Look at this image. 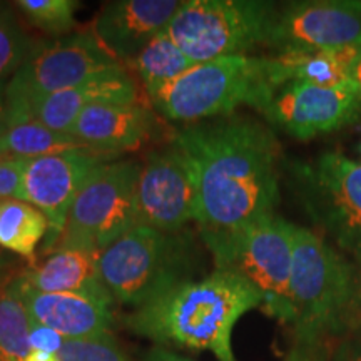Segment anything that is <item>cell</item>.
<instances>
[{
  "label": "cell",
  "mask_w": 361,
  "mask_h": 361,
  "mask_svg": "<svg viewBox=\"0 0 361 361\" xmlns=\"http://www.w3.org/2000/svg\"><path fill=\"white\" fill-rule=\"evenodd\" d=\"M173 139L196 173L197 224L209 251L255 221L274 214L281 147L273 130L231 114L189 124Z\"/></svg>",
  "instance_id": "obj_1"
},
{
  "label": "cell",
  "mask_w": 361,
  "mask_h": 361,
  "mask_svg": "<svg viewBox=\"0 0 361 361\" xmlns=\"http://www.w3.org/2000/svg\"><path fill=\"white\" fill-rule=\"evenodd\" d=\"M263 308V296L241 274L214 268L202 279H188L126 316L134 335L157 346L211 351L218 361H236L233 329L247 311Z\"/></svg>",
  "instance_id": "obj_2"
},
{
  "label": "cell",
  "mask_w": 361,
  "mask_h": 361,
  "mask_svg": "<svg viewBox=\"0 0 361 361\" xmlns=\"http://www.w3.org/2000/svg\"><path fill=\"white\" fill-rule=\"evenodd\" d=\"M358 293L353 264L324 238L296 226L290 283L291 322L298 343L319 345L338 331Z\"/></svg>",
  "instance_id": "obj_3"
},
{
  "label": "cell",
  "mask_w": 361,
  "mask_h": 361,
  "mask_svg": "<svg viewBox=\"0 0 361 361\" xmlns=\"http://www.w3.org/2000/svg\"><path fill=\"white\" fill-rule=\"evenodd\" d=\"M196 247L184 231L135 224L97 258L104 286L121 305L134 308L191 279Z\"/></svg>",
  "instance_id": "obj_4"
},
{
  "label": "cell",
  "mask_w": 361,
  "mask_h": 361,
  "mask_svg": "<svg viewBox=\"0 0 361 361\" xmlns=\"http://www.w3.org/2000/svg\"><path fill=\"white\" fill-rule=\"evenodd\" d=\"M268 57L233 56L192 66L151 101L174 123L197 124L231 116L239 106L258 109L269 92Z\"/></svg>",
  "instance_id": "obj_5"
},
{
  "label": "cell",
  "mask_w": 361,
  "mask_h": 361,
  "mask_svg": "<svg viewBox=\"0 0 361 361\" xmlns=\"http://www.w3.org/2000/svg\"><path fill=\"white\" fill-rule=\"evenodd\" d=\"M124 66L99 40L92 25L54 42H39L7 82V129L30 123V111L39 99L78 87L104 72Z\"/></svg>",
  "instance_id": "obj_6"
},
{
  "label": "cell",
  "mask_w": 361,
  "mask_h": 361,
  "mask_svg": "<svg viewBox=\"0 0 361 361\" xmlns=\"http://www.w3.org/2000/svg\"><path fill=\"white\" fill-rule=\"evenodd\" d=\"M278 8L261 0H183L168 32L194 64L250 56L269 47Z\"/></svg>",
  "instance_id": "obj_7"
},
{
  "label": "cell",
  "mask_w": 361,
  "mask_h": 361,
  "mask_svg": "<svg viewBox=\"0 0 361 361\" xmlns=\"http://www.w3.org/2000/svg\"><path fill=\"white\" fill-rule=\"evenodd\" d=\"M296 224L276 213L264 216L211 250L216 268L246 278L263 296V310L290 324V283Z\"/></svg>",
  "instance_id": "obj_8"
},
{
  "label": "cell",
  "mask_w": 361,
  "mask_h": 361,
  "mask_svg": "<svg viewBox=\"0 0 361 361\" xmlns=\"http://www.w3.org/2000/svg\"><path fill=\"white\" fill-rule=\"evenodd\" d=\"M139 173L141 164L135 161L102 164L72 204L64 231L52 251L84 250L99 256L139 224Z\"/></svg>",
  "instance_id": "obj_9"
},
{
  "label": "cell",
  "mask_w": 361,
  "mask_h": 361,
  "mask_svg": "<svg viewBox=\"0 0 361 361\" xmlns=\"http://www.w3.org/2000/svg\"><path fill=\"white\" fill-rule=\"evenodd\" d=\"M298 196L343 252L361 263V162L324 152L291 164Z\"/></svg>",
  "instance_id": "obj_10"
},
{
  "label": "cell",
  "mask_w": 361,
  "mask_h": 361,
  "mask_svg": "<svg viewBox=\"0 0 361 361\" xmlns=\"http://www.w3.org/2000/svg\"><path fill=\"white\" fill-rule=\"evenodd\" d=\"M200 216V191L192 162L174 139L151 151L137 180L139 224L178 233Z\"/></svg>",
  "instance_id": "obj_11"
},
{
  "label": "cell",
  "mask_w": 361,
  "mask_h": 361,
  "mask_svg": "<svg viewBox=\"0 0 361 361\" xmlns=\"http://www.w3.org/2000/svg\"><path fill=\"white\" fill-rule=\"evenodd\" d=\"M256 111L296 139H311L355 123L361 116V96L351 85L323 87L310 82L271 85Z\"/></svg>",
  "instance_id": "obj_12"
},
{
  "label": "cell",
  "mask_w": 361,
  "mask_h": 361,
  "mask_svg": "<svg viewBox=\"0 0 361 361\" xmlns=\"http://www.w3.org/2000/svg\"><path fill=\"white\" fill-rule=\"evenodd\" d=\"M116 156L92 149H74L37 159H27L24 174V201L42 211L49 221V233L42 246L47 255L64 231L71 207L87 180Z\"/></svg>",
  "instance_id": "obj_13"
},
{
  "label": "cell",
  "mask_w": 361,
  "mask_h": 361,
  "mask_svg": "<svg viewBox=\"0 0 361 361\" xmlns=\"http://www.w3.org/2000/svg\"><path fill=\"white\" fill-rule=\"evenodd\" d=\"M269 47L278 54L361 49L360 0L293 2L278 8Z\"/></svg>",
  "instance_id": "obj_14"
},
{
  "label": "cell",
  "mask_w": 361,
  "mask_h": 361,
  "mask_svg": "<svg viewBox=\"0 0 361 361\" xmlns=\"http://www.w3.org/2000/svg\"><path fill=\"white\" fill-rule=\"evenodd\" d=\"M161 129L151 104H96L80 112L71 134L92 151L119 156L139 151Z\"/></svg>",
  "instance_id": "obj_15"
},
{
  "label": "cell",
  "mask_w": 361,
  "mask_h": 361,
  "mask_svg": "<svg viewBox=\"0 0 361 361\" xmlns=\"http://www.w3.org/2000/svg\"><path fill=\"white\" fill-rule=\"evenodd\" d=\"M180 0H114L101 7L92 29L123 64L133 59L162 30L168 29Z\"/></svg>",
  "instance_id": "obj_16"
},
{
  "label": "cell",
  "mask_w": 361,
  "mask_h": 361,
  "mask_svg": "<svg viewBox=\"0 0 361 361\" xmlns=\"http://www.w3.org/2000/svg\"><path fill=\"white\" fill-rule=\"evenodd\" d=\"M142 90L128 66L104 72L87 82L61 92L49 94L32 106L30 121L47 126L59 133L71 134L80 112L96 104H139ZM149 104V102H146Z\"/></svg>",
  "instance_id": "obj_17"
},
{
  "label": "cell",
  "mask_w": 361,
  "mask_h": 361,
  "mask_svg": "<svg viewBox=\"0 0 361 361\" xmlns=\"http://www.w3.org/2000/svg\"><path fill=\"white\" fill-rule=\"evenodd\" d=\"M20 273V271H19ZM20 296L34 323L56 329L66 340L92 338L111 333L112 305L69 293H42L16 278Z\"/></svg>",
  "instance_id": "obj_18"
},
{
  "label": "cell",
  "mask_w": 361,
  "mask_h": 361,
  "mask_svg": "<svg viewBox=\"0 0 361 361\" xmlns=\"http://www.w3.org/2000/svg\"><path fill=\"white\" fill-rule=\"evenodd\" d=\"M97 255L84 250H56L44 259L20 268L19 278L32 290L42 293H69L114 303L99 273Z\"/></svg>",
  "instance_id": "obj_19"
},
{
  "label": "cell",
  "mask_w": 361,
  "mask_h": 361,
  "mask_svg": "<svg viewBox=\"0 0 361 361\" xmlns=\"http://www.w3.org/2000/svg\"><path fill=\"white\" fill-rule=\"evenodd\" d=\"M361 51V49H360ZM355 49L346 51L284 52L268 57L271 85L284 82H310L323 87H345L350 84V66L356 56Z\"/></svg>",
  "instance_id": "obj_20"
},
{
  "label": "cell",
  "mask_w": 361,
  "mask_h": 361,
  "mask_svg": "<svg viewBox=\"0 0 361 361\" xmlns=\"http://www.w3.org/2000/svg\"><path fill=\"white\" fill-rule=\"evenodd\" d=\"M196 66L178 47L168 29L162 30L128 64L142 84V90L151 104L166 85Z\"/></svg>",
  "instance_id": "obj_21"
},
{
  "label": "cell",
  "mask_w": 361,
  "mask_h": 361,
  "mask_svg": "<svg viewBox=\"0 0 361 361\" xmlns=\"http://www.w3.org/2000/svg\"><path fill=\"white\" fill-rule=\"evenodd\" d=\"M47 233L49 221L37 207L20 200H0V247L34 263Z\"/></svg>",
  "instance_id": "obj_22"
},
{
  "label": "cell",
  "mask_w": 361,
  "mask_h": 361,
  "mask_svg": "<svg viewBox=\"0 0 361 361\" xmlns=\"http://www.w3.org/2000/svg\"><path fill=\"white\" fill-rule=\"evenodd\" d=\"M16 268L0 281V361H24L32 351V319L22 300Z\"/></svg>",
  "instance_id": "obj_23"
},
{
  "label": "cell",
  "mask_w": 361,
  "mask_h": 361,
  "mask_svg": "<svg viewBox=\"0 0 361 361\" xmlns=\"http://www.w3.org/2000/svg\"><path fill=\"white\" fill-rule=\"evenodd\" d=\"M74 149L89 147L72 134L59 133L37 121L11 126L0 137V159H37Z\"/></svg>",
  "instance_id": "obj_24"
},
{
  "label": "cell",
  "mask_w": 361,
  "mask_h": 361,
  "mask_svg": "<svg viewBox=\"0 0 361 361\" xmlns=\"http://www.w3.org/2000/svg\"><path fill=\"white\" fill-rule=\"evenodd\" d=\"M37 44L39 40L27 34L11 4L0 2V79H11Z\"/></svg>",
  "instance_id": "obj_25"
},
{
  "label": "cell",
  "mask_w": 361,
  "mask_h": 361,
  "mask_svg": "<svg viewBox=\"0 0 361 361\" xmlns=\"http://www.w3.org/2000/svg\"><path fill=\"white\" fill-rule=\"evenodd\" d=\"M13 6L24 13L30 25L54 37H64L78 25V0H17Z\"/></svg>",
  "instance_id": "obj_26"
},
{
  "label": "cell",
  "mask_w": 361,
  "mask_h": 361,
  "mask_svg": "<svg viewBox=\"0 0 361 361\" xmlns=\"http://www.w3.org/2000/svg\"><path fill=\"white\" fill-rule=\"evenodd\" d=\"M61 361H133L116 341V338L107 335L66 340L59 351Z\"/></svg>",
  "instance_id": "obj_27"
},
{
  "label": "cell",
  "mask_w": 361,
  "mask_h": 361,
  "mask_svg": "<svg viewBox=\"0 0 361 361\" xmlns=\"http://www.w3.org/2000/svg\"><path fill=\"white\" fill-rule=\"evenodd\" d=\"M27 159H0V200L24 201Z\"/></svg>",
  "instance_id": "obj_28"
},
{
  "label": "cell",
  "mask_w": 361,
  "mask_h": 361,
  "mask_svg": "<svg viewBox=\"0 0 361 361\" xmlns=\"http://www.w3.org/2000/svg\"><path fill=\"white\" fill-rule=\"evenodd\" d=\"M64 341L66 338L61 333H57L56 329L32 322V329H30V346H32V351L59 355Z\"/></svg>",
  "instance_id": "obj_29"
},
{
  "label": "cell",
  "mask_w": 361,
  "mask_h": 361,
  "mask_svg": "<svg viewBox=\"0 0 361 361\" xmlns=\"http://www.w3.org/2000/svg\"><path fill=\"white\" fill-rule=\"evenodd\" d=\"M284 361H326V356L319 348V345H303L298 343Z\"/></svg>",
  "instance_id": "obj_30"
},
{
  "label": "cell",
  "mask_w": 361,
  "mask_h": 361,
  "mask_svg": "<svg viewBox=\"0 0 361 361\" xmlns=\"http://www.w3.org/2000/svg\"><path fill=\"white\" fill-rule=\"evenodd\" d=\"M146 361H194V360L174 353V351L164 348V346L156 345L154 348H151L147 351Z\"/></svg>",
  "instance_id": "obj_31"
},
{
  "label": "cell",
  "mask_w": 361,
  "mask_h": 361,
  "mask_svg": "<svg viewBox=\"0 0 361 361\" xmlns=\"http://www.w3.org/2000/svg\"><path fill=\"white\" fill-rule=\"evenodd\" d=\"M350 84L361 96V51L356 52L353 62L350 66Z\"/></svg>",
  "instance_id": "obj_32"
},
{
  "label": "cell",
  "mask_w": 361,
  "mask_h": 361,
  "mask_svg": "<svg viewBox=\"0 0 361 361\" xmlns=\"http://www.w3.org/2000/svg\"><path fill=\"white\" fill-rule=\"evenodd\" d=\"M8 79H0V137L7 130V101H6V87Z\"/></svg>",
  "instance_id": "obj_33"
},
{
  "label": "cell",
  "mask_w": 361,
  "mask_h": 361,
  "mask_svg": "<svg viewBox=\"0 0 361 361\" xmlns=\"http://www.w3.org/2000/svg\"><path fill=\"white\" fill-rule=\"evenodd\" d=\"M24 361H61V360H59V355L42 353V351H30V355L27 356Z\"/></svg>",
  "instance_id": "obj_34"
},
{
  "label": "cell",
  "mask_w": 361,
  "mask_h": 361,
  "mask_svg": "<svg viewBox=\"0 0 361 361\" xmlns=\"http://www.w3.org/2000/svg\"><path fill=\"white\" fill-rule=\"evenodd\" d=\"M338 361H361V348L345 350L338 356Z\"/></svg>",
  "instance_id": "obj_35"
},
{
  "label": "cell",
  "mask_w": 361,
  "mask_h": 361,
  "mask_svg": "<svg viewBox=\"0 0 361 361\" xmlns=\"http://www.w3.org/2000/svg\"><path fill=\"white\" fill-rule=\"evenodd\" d=\"M13 269H16V266H13V263H11V261L0 256V281H2V279L6 278L8 273H12Z\"/></svg>",
  "instance_id": "obj_36"
},
{
  "label": "cell",
  "mask_w": 361,
  "mask_h": 361,
  "mask_svg": "<svg viewBox=\"0 0 361 361\" xmlns=\"http://www.w3.org/2000/svg\"><path fill=\"white\" fill-rule=\"evenodd\" d=\"M358 151H360V154H361V144H360V147H358Z\"/></svg>",
  "instance_id": "obj_37"
}]
</instances>
